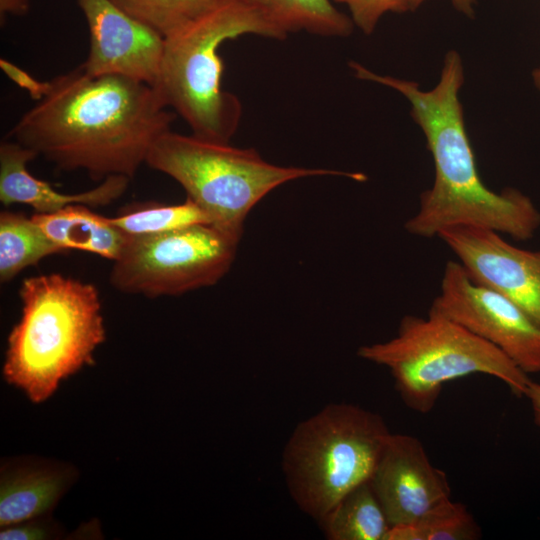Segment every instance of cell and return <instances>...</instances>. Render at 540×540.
Instances as JSON below:
<instances>
[{
	"label": "cell",
	"mask_w": 540,
	"mask_h": 540,
	"mask_svg": "<svg viewBox=\"0 0 540 540\" xmlns=\"http://www.w3.org/2000/svg\"><path fill=\"white\" fill-rule=\"evenodd\" d=\"M156 89L120 75H90L79 66L44 82L36 104L8 136L65 171L93 180H130L175 118Z\"/></svg>",
	"instance_id": "cell-1"
},
{
	"label": "cell",
	"mask_w": 540,
	"mask_h": 540,
	"mask_svg": "<svg viewBox=\"0 0 540 540\" xmlns=\"http://www.w3.org/2000/svg\"><path fill=\"white\" fill-rule=\"evenodd\" d=\"M349 65L359 79L401 93L426 138L434 163V182L421 193L417 212L405 222L408 233L434 238L444 229L471 225L516 241H527L535 235L540 211L532 200L514 188L495 192L480 177L459 100L464 68L458 52L446 53L440 80L431 90H421L414 81L376 74L357 62Z\"/></svg>",
	"instance_id": "cell-2"
},
{
	"label": "cell",
	"mask_w": 540,
	"mask_h": 540,
	"mask_svg": "<svg viewBox=\"0 0 540 540\" xmlns=\"http://www.w3.org/2000/svg\"><path fill=\"white\" fill-rule=\"evenodd\" d=\"M22 313L11 329L3 379L34 404L95 362L106 330L99 292L92 283L59 273L32 276L19 289Z\"/></svg>",
	"instance_id": "cell-3"
},
{
	"label": "cell",
	"mask_w": 540,
	"mask_h": 540,
	"mask_svg": "<svg viewBox=\"0 0 540 540\" xmlns=\"http://www.w3.org/2000/svg\"><path fill=\"white\" fill-rule=\"evenodd\" d=\"M244 34L282 39L246 0H219L207 13L165 38L153 87L197 137L229 143L238 128L241 104L222 88L224 66L218 50L225 41Z\"/></svg>",
	"instance_id": "cell-4"
},
{
	"label": "cell",
	"mask_w": 540,
	"mask_h": 540,
	"mask_svg": "<svg viewBox=\"0 0 540 540\" xmlns=\"http://www.w3.org/2000/svg\"><path fill=\"white\" fill-rule=\"evenodd\" d=\"M359 357L386 367L402 402L426 414L450 381L474 374L491 376L524 397L529 375L498 348L456 321L429 309L404 316L390 340L361 346Z\"/></svg>",
	"instance_id": "cell-5"
},
{
	"label": "cell",
	"mask_w": 540,
	"mask_h": 540,
	"mask_svg": "<svg viewBox=\"0 0 540 540\" xmlns=\"http://www.w3.org/2000/svg\"><path fill=\"white\" fill-rule=\"evenodd\" d=\"M390 432L383 417L332 403L300 422L283 451L291 497L318 523L350 491L370 480Z\"/></svg>",
	"instance_id": "cell-6"
},
{
	"label": "cell",
	"mask_w": 540,
	"mask_h": 540,
	"mask_svg": "<svg viewBox=\"0 0 540 540\" xmlns=\"http://www.w3.org/2000/svg\"><path fill=\"white\" fill-rule=\"evenodd\" d=\"M145 164L177 181L212 224L240 237L250 210L288 181L319 175L365 179L358 173L275 165L255 149L236 148L171 130L154 142Z\"/></svg>",
	"instance_id": "cell-7"
},
{
	"label": "cell",
	"mask_w": 540,
	"mask_h": 540,
	"mask_svg": "<svg viewBox=\"0 0 540 540\" xmlns=\"http://www.w3.org/2000/svg\"><path fill=\"white\" fill-rule=\"evenodd\" d=\"M240 238L212 223L129 236L109 281L122 293L148 298L212 286L230 269Z\"/></svg>",
	"instance_id": "cell-8"
},
{
	"label": "cell",
	"mask_w": 540,
	"mask_h": 540,
	"mask_svg": "<svg viewBox=\"0 0 540 540\" xmlns=\"http://www.w3.org/2000/svg\"><path fill=\"white\" fill-rule=\"evenodd\" d=\"M430 309L498 348L526 374L540 373V326L509 298L473 280L457 260L446 263Z\"/></svg>",
	"instance_id": "cell-9"
},
{
	"label": "cell",
	"mask_w": 540,
	"mask_h": 540,
	"mask_svg": "<svg viewBox=\"0 0 540 540\" xmlns=\"http://www.w3.org/2000/svg\"><path fill=\"white\" fill-rule=\"evenodd\" d=\"M469 276L503 294L540 326V251L509 243L483 227L460 225L438 236Z\"/></svg>",
	"instance_id": "cell-10"
},
{
	"label": "cell",
	"mask_w": 540,
	"mask_h": 540,
	"mask_svg": "<svg viewBox=\"0 0 540 540\" xmlns=\"http://www.w3.org/2000/svg\"><path fill=\"white\" fill-rule=\"evenodd\" d=\"M89 29L90 48L81 65L90 75H120L155 85L165 38L111 0H76Z\"/></svg>",
	"instance_id": "cell-11"
},
{
	"label": "cell",
	"mask_w": 540,
	"mask_h": 540,
	"mask_svg": "<svg viewBox=\"0 0 540 540\" xmlns=\"http://www.w3.org/2000/svg\"><path fill=\"white\" fill-rule=\"evenodd\" d=\"M369 481L390 526L415 523L451 499L446 473L408 434L391 433Z\"/></svg>",
	"instance_id": "cell-12"
},
{
	"label": "cell",
	"mask_w": 540,
	"mask_h": 540,
	"mask_svg": "<svg viewBox=\"0 0 540 540\" xmlns=\"http://www.w3.org/2000/svg\"><path fill=\"white\" fill-rule=\"evenodd\" d=\"M67 462L22 455L2 458L0 466V527L52 514L78 479Z\"/></svg>",
	"instance_id": "cell-13"
},
{
	"label": "cell",
	"mask_w": 540,
	"mask_h": 540,
	"mask_svg": "<svg viewBox=\"0 0 540 540\" xmlns=\"http://www.w3.org/2000/svg\"><path fill=\"white\" fill-rule=\"evenodd\" d=\"M36 157L33 151L11 139L1 142L0 201L4 206L26 204L38 214L54 213L76 204L103 207L119 199L130 181L125 176L113 175L87 191L62 193L28 171L27 164Z\"/></svg>",
	"instance_id": "cell-14"
},
{
	"label": "cell",
	"mask_w": 540,
	"mask_h": 540,
	"mask_svg": "<svg viewBox=\"0 0 540 540\" xmlns=\"http://www.w3.org/2000/svg\"><path fill=\"white\" fill-rule=\"evenodd\" d=\"M90 208L76 204L54 213H34L31 217L65 251L76 249L115 261L129 236L112 224L109 217Z\"/></svg>",
	"instance_id": "cell-15"
},
{
	"label": "cell",
	"mask_w": 540,
	"mask_h": 540,
	"mask_svg": "<svg viewBox=\"0 0 540 540\" xmlns=\"http://www.w3.org/2000/svg\"><path fill=\"white\" fill-rule=\"evenodd\" d=\"M284 39L306 31L325 37H347L353 31L350 17L331 0H246Z\"/></svg>",
	"instance_id": "cell-16"
},
{
	"label": "cell",
	"mask_w": 540,
	"mask_h": 540,
	"mask_svg": "<svg viewBox=\"0 0 540 540\" xmlns=\"http://www.w3.org/2000/svg\"><path fill=\"white\" fill-rule=\"evenodd\" d=\"M319 525L329 540H385L391 527L370 481L345 495Z\"/></svg>",
	"instance_id": "cell-17"
},
{
	"label": "cell",
	"mask_w": 540,
	"mask_h": 540,
	"mask_svg": "<svg viewBox=\"0 0 540 540\" xmlns=\"http://www.w3.org/2000/svg\"><path fill=\"white\" fill-rule=\"evenodd\" d=\"M38 224L23 213L2 211L0 214V280L8 282L26 267L45 257L63 254Z\"/></svg>",
	"instance_id": "cell-18"
},
{
	"label": "cell",
	"mask_w": 540,
	"mask_h": 540,
	"mask_svg": "<svg viewBox=\"0 0 540 540\" xmlns=\"http://www.w3.org/2000/svg\"><path fill=\"white\" fill-rule=\"evenodd\" d=\"M479 538H481V531L472 514L464 504L450 499L415 523L391 526L385 540H476Z\"/></svg>",
	"instance_id": "cell-19"
},
{
	"label": "cell",
	"mask_w": 540,
	"mask_h": 540,
	"mask_svg": "<svg viewBox=\"0 0 540 540\" xmlns=\"http://www.w3.org/2000/svg\"><path fill=\"white\" fill-rule=\"evenodd\" d=\"M128 236L163 233L196 223H211L209 216L191 199L181 204H140L109 217Z\"/></svg>",
	"instance_id": "cell-20"
},
{
	"label": "cell",
	"mask_w": 540,
	"mask_h": 540,
	"mask_svg": "<svg viewBox=\"0 0 540 540\" xmlns=\"http://www.w3.org/2000/svg\"><path fill=\"white\" fill-rule=\"evenodd\" d=\"M167 38L211 10L219 0H111Z\"/></svg>",
	"instance_id": "cell-21"
},
{
	"label": "cell",
	"mask_w": 540,
	"mask_h": 540,
	"mask_svg": "<svg viewBox=\"0 0 540 540\" xmlns=\"http://www.w3.org/2000/svg\"><path fill=\"white\" fill-rule=\"evenodd\" d=\"M62 536L64 528L52 514L0 527L1 540H54Z\"/></svg>",
	"instance_id": "cell-22"
},
{
	"label": "cell",
	"mask_w": 540,
	"mask_h": 540,
	"mask_svg": "<svg viewBox=\"0 0 540 540\" xmlns=\"http://www.w3.org/2000/svg\"><path fill=\"white\" fill-rule=\"evenodd\" d=\"M344 4L353 23L364 33L371 34L380 18L387 12L402 13L401 0H333Z\"/></svg>",
	"instance_id": "cell-23"
},
{
	"label": "cell",
	"mask_w": 540,
	"mask_h": 540,
	"mask_svg": "<svg viewBox=\"0 0 540 540\" xmlns=\"http://www.w3.org/2000/svg\"><path fill=\"white\" fill-rule=\"evenodd\" d=\"M426 0H401L402 13L416 10ZM460 13L472 18L475 13L476 0H451Z\"/></svg>",
	"instance_id": "cell-24"
},
{
	"label": "cell",
	"mask_w": 540,
	"mask_h": 540,
	"mask_svg": "<svg viewBox=\"0 0 540 540\" xmlns=\"http://www.w3.org/2000/svg\"><path fill=\"white\" fill-rule=\"evenodd\" d=\"M524 397L530 403L534 423L540 428V383L531 380Z\"/></svg>",
	"instance_id": "cell-25"
},
{
	"label": "cell",
	"mask_w": 540,
	"mask_h": 540,
	"mask_svg": "<svg viewBox=\"0 0 540 540\" xmlns=\"http://www.w3.org/2000/svg\"><path fill=\"white\" fill-rule=\"evenodd\" d=\"M29 0H0V11L3 14L21 15L28 11Z\"/></svg>",
	"instance_id": "cell-26"
},
{
	"label": "cell",
	"mask_w": 540,
	"mask_h": 540,
	"mask_svg": "<svg viewBox=\"0 0 540 540\" xmlns=\"http://www.w3.org/2000/svg\"><path fill=\"white\" fill-rule=\"evenodd\" d=\"M532 76L536 87L540 90V67L533 71Z\"/></svg>",
	"instance_id": "cell-27"
}]
</instances>
